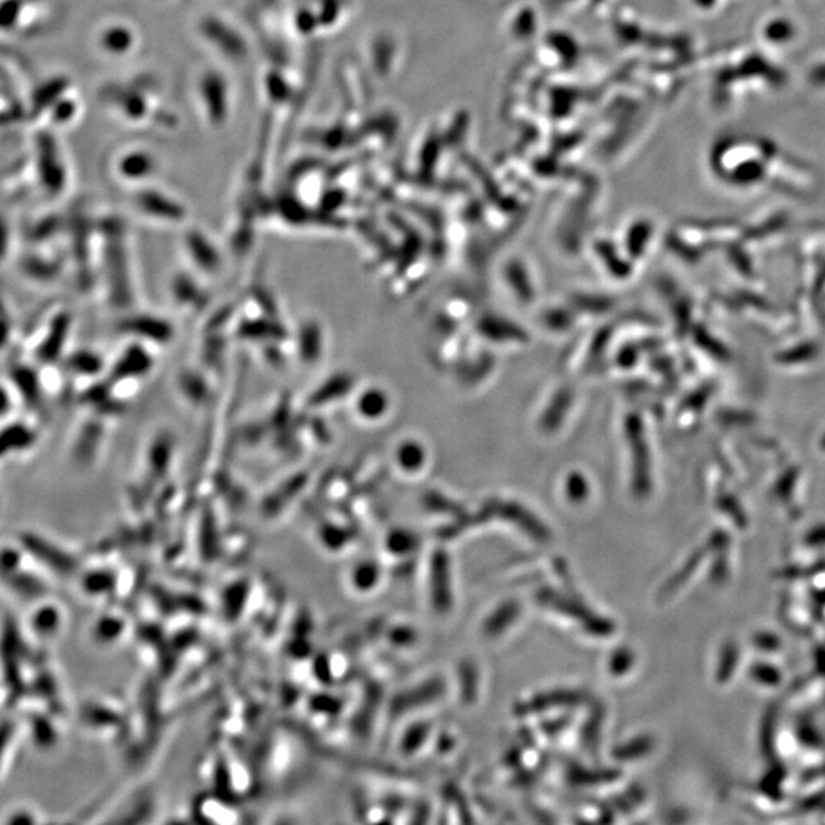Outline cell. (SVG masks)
Here are the masks:
<instances>
[{
	"label": "cell",
	"mask_w": 825,
	"mask_h": 825,
	"mask_svg": "<svg viewBox=\"0 0 825 825\" xmlns=\"http://www.w3.org/2000/svg\"><path fill=\"white\" fill-rule=\"evenodd\" d=\"M543 602H547V604H550L549 607H554L555 610L558 609L561 613L576 616V619L580 622L583 621L584 627L589 628L592 633L609 635L612 631V625L609 622L602 621V619L596 618L595 615H590L587 610H583L581 607H573L575 604L567 602L566 599L558 598L557 595H544L543 593Z\"/></svg>",
	"instance_id": "cell-1"
},
{
	"label": "cell",
	"mask_w": 825,
	"mask_h": 825,
	"mask_svg": "<svg viewBox=\"0 0 825 825\" xmlns=\"http://www.w3.org/2000/svg\"><path fill=\"white\" fill-rule=\"evenodd\" d=\"M517 612L518 607L515 604L508 605V607H503V609L499 612L500 618L489 619L488 624H486V630H488L489 633H492V635H497V633L502 631L503 627H506V625H509L512 621H514L515 616H517Z\"/></svg>",
	"instance_id": "cell-2"
},
{
	"label": "cell",
	"mask_w": 825,
	"mask_h": 825,
	"mask_svg": "<svg viewBox=\"0 0 825 825\" xmlns=\"http://www.w3.org/2000/svg\"><path fill=\"white\" fill-rule=\"evenodd\" d=\"M7 408H8V396L5 395V393L2 392V390H0V415H2V413H5V411H8Z\"/></svg>",
	"instance_id": "cell-3"
}]
</instances>
